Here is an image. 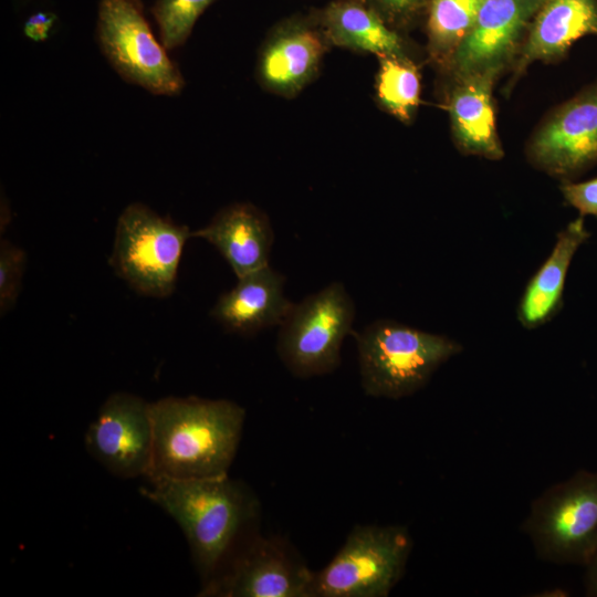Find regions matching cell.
<instances>
[{"label":"cell","mask_w":597,"mask_h":597,"mask_svg":"<svg viewBox=\"0 0 597 597\" xmlns=\"http://www.w3.org/2000/svg\"><path fill=\"white\" fill-rule=\"evenodd\" d=\"M484 0H431L428 31L433 44L460 43L471 31Z\"/></svg>","instance_id":"21"},{"label":"cell","mask_w":597,"mask_h":597,"mask_svg":"<svg viewBox=\"0 0 597 597\" xmlns=\"http://www.w3.org/2000/svg\"><path fill=\"white\" fill-rule=\"evenodd\" d=\"M546 1H547V0H545V2H546Z\"/></svg>","instance_id":"29"},{"label":"cell","mask_w":597,"mask_h":597,"mask_svg":"<svg viewBox=\"0 0 597 597\" xmlns=\"http://www.w3.org/2000/svg\"><path fill=\"white\" fill-rule=\"evenodd\" d=\"M285 277L269 265L238 277L221 294L210 316L227 331L250 336L281 325L294 304L284 295Z\"/></svg>","instance_id":"13"},{"label":"cell","mask_w":597,"mask_h":597,"mask_svg":"<svg viewBox=\"0 0 597 597\" xmlns=\"http://www.w3.org/2000/svg\"><path fill=\"white\" fill-rule=\"evenodd\" d=\"M87 452L109 473L122 478H146L153 459L150 402L117 391L100 407L85 433Z\"/></svg>","instance_id":"10"},{"label":"cell","mask_w":597,"mask_h":597,"mask_svg":"<svg viewBox=\"0 0 597 597\" xmlns=\"http://www.w3.org/2000/svg\"><path fill=\"white\" fill-rule=\"evenodd\" d=\"M144 498L166 512L182 531L201 585L223 567L254 532L260 502L253 490L228 474L170 479L149 478Z\"/></svg>","instance_id":"1"},{"label":"cell","mask_w":597,"mask_h":597,"mask_svg":"<svg viewBox=\"0 0 597 597\" xmlns=\"http://www.w3.org/2000/svg\"><path fill=\"white\" fill-rule=\"evenodd\" d=\"M56 19L57 17L52 12H35L24 22L23 33L34 42L45 41L50 36Z\"/></svg>","instance_id":"26"},{"label":"cell","mask_w":597,"mask_h":597,"mask_svg":"<svg viewBox=\"0 0 597 597\" xmlns=\"http://www.w3.org/2000/svg\"><path fill=\"white\" fill-rule=\"evenodd\" d=\"M212 244L237 277L269 265L274 233L269 218L250 203H232L191 233Z\"/></svg>","instance_id":"15"},{"label":"cell","mask_w":597,"mask_h":597,"mask_svg":"<svg viewBox=\"0 0 597 597\" xmlns=\"http://www.w3.org/2000/svg\"><path fill=\"white\" fill-rule=\"evenodd\" d=\"M355 304L341 282L308 295L280 325L276 352L298 378L334 371L341 364L344 338L353 333Z\"/></svg>","instance_id":"8"},{"label":"cell","mask_w":597,"mask_h":597,"mask_svg":"<svg viewBox=\"0 0 597 597\" xmlns=\"http://www.w3.org/2000/svg\"><path fill=\"white\" fill-rule=\"evenodd\" d=\"M96 41L104 57L127 83L150 94L176 96L185 78L154 35L140 0H101Z\"/></svg>","instance_id":"7"},{"label":"cell","mask_w":597,"mask_h":597,"mask_svg":"<svg viewBox=\"0 0 597 597\" xmlns=\"http://www.w3.org/2000/svg\"><path fill=\"white\" fill-rule=\"evenodd\" d=\"M192 231L142 202L119 214L109 265L137 293L164 298L176 289L179 264Z\"/></svg>","instance_id":"6"},{"label":"cell","mask_w":597,"mask_h":597,"mask_svg":"<svg viewBox=\"0 0 597 597\" xmlns=\"http://www.w3.org/2000/svg\"><path fill=\"white\" fill-rule=\"evenodd\" d=\"M584 568L583 586L585 596L597 597V551Z\"/></svg>","instance_id":"27"},{"label":"cell","mask_w":597,"mask_h":597,"mask_svg":"<svg viewBox=\"0 0 597 597\" xmlns=\"http://www.w3.org/2000/svg\"><path fill=\"white\" fill-rule=\"evenodd\" d=\"M532 161L568 181L597 164V85L563 105L532 143Z\"/></svg>","instance_id":"11"},{"label":"cell","mask_w":597,"mask_h":597,"mask_svg":"<svg viewBox=\"0 0 597 597\" xmlns=\"http://www.w3.org/2000/svg\"><path fill=\"white\" fill-rule=\"evenodd\" d=\"M325 41L312 15L282 22L261 51L258 64L261 83L282 95L297 93L315 75Z\"/></svg>","instance_id":"12"},{"label":"cell","mask_w":597,"mask_h":597,"mask_svg":"<svg viewBox=\"0 0 597 597\" xmlns=\"http://www.w3.org/2000/svg\"><path fill=\"white\" fill-rule=\"evenodd\" d=\"M149 478L196 479L228 474L242 436L245 409L228 399L169 396L150 402Z\"/></svg>","instance_id":"2"},{"label":"cell","mask_w":597,"mask_h":597,"mask_svg":"<svg viewBox=\"0 0 597 597\" xmlns=\"http://www.w3.org/2000/svg\"><path fill=\"white\" fill-rule=\"evenodd\" d=\"M27 265L25 251L1 238L0 241V314L4 316L14 307L21 290Z\"/></svg>","instance_id":"23"},{"label":"cell","mask_w":597,"mask_h":597,"mask_svg":"<svg viewBox=\"0 0 597 597\" xmlns=\"http://www.w3.org/2000/svg\"><path fill=\"white\" fill-rule=\"evenodd\" d=\"M568 591L563 589V588H559V587H556V588H548V589H544V590H541V591H537V594L533 595V596H537V597H565V596H568Z\"/></svg>","instance_id":"28"},{"label":"cell","mask_w":597,"mask_h":597,"mask_svg":"<svg viewBox=\"0 0 597 597\" xmlns=\"http://www.w3.org/2000/svg\"><path fill=\"white\" fill-rule=\"evenodd\" d=\"M521 531L538 559L585 567L597 551V471L580 469L545 489Z\"/></svg>","instance_id":"4"},{"label":"cell","mask_w":597,"mask_h":597,"mask_svg":"<svg viewBox=\"0 0 597 597\" xmlns=\"http://www.w3.org/2000/svg\"><path fill=\"white\" fill-rule=\"evenodd\" d=\"M588 34L597 35V0H547L533 25L524 59L557 56Z\"/></svg>","instance_id":"19"},{"label":"cell","mask_w":597,"mask_h":597,"mask_svg":"<svg viewBox=\"0 0 597 597\" xmlns=\"http://www.w3.org/2000/svg\"><path fill=\"white\" fill-rule=\"evenodd\" d=\"M213 1L156 0L151 13L157 22L164 46L168 51L181 46L191 34L198 18Z\"/></svg>","instance_id":"22"},{"label":"cell","mask_w":597,"mask_h":597,"mask_svg":"<svg viewBox=\"0 0 597 597\" xmlns=\"http://www.w3.org/2000/svg\"><path fill=\"white\" fill-rule=\"evenodd\" d=\"M494 71L467 75L451 98V118L460 145L468 151L498 159L503 155L499 144L491 84Z\"/></svg>","instance_id":"18"},{"label":"cell","mask_w":597,"mask_h":597,"mask_svg":"<svg viewBox=\"0 0 597 597\" xmlns=\"http://www.w3.org/2000/svg\"><path fill=\"white\" fill-rule=\"evenodd\" d=\"M425 0H366L387 22L410 15Z\"/></svg>","instance_id":"25"},{"label":"cell","mask_w":597,"mask_h":597,"mask_svg":"<svg viewBox=\"0 0 597 597\" xmlns=\"http://www.w3.org/2000/svg\"><path fill=\"white\" fill-rule=\"evenodd\" d=\"M412 547L405 525L357 524L331 562L314 572L310 597H387Z\"/></svg>","instance_id":"5"},{"label":"cell","mask_w":597,"mask_h":597,"mask_svg":"<svg viewBox=\"0 0 597 597\" xmlns=\"http://www.w3.org/2000/svg\"><path fill=\"white\" fill-rule=\"evenodd\" d=\"M420 81L416 66L405 56H383L377 75V96L392 115L407 121L419 104Z\"/></svg>","instance_id":"20"},{"label":"cell","mask_w":597,"mask_h":597,"mask_svg":"<svg viewBox=\"0 0 597 597\" xmlns=\"http://www.w3.org/2000/svg\"><path fill=\"white\" fill-rule=\"evenodd\" d=\"M561 190L566 202L582 217H597V177L582 182L565 181Z\"/></svg>","instance_id":"24"},{"label":"cell","mask_w":597,"mask_h":597,"mask_svg":"<svg viewBox=\"0 0 597 597\" xmlns=\"http://www.w3.org/2000/svg\"><path fill=\"white\" fill-rule=\"evenodd\" d=\"M360 385L374 398L401 399L422 389L440 366L463 350L446 335L392 320H377L355 334Z\"/></svg>","instance_id":"3"},{"label":"cell","mask_w":597,"mask_h":597,"mask_svg":"<svg viewBox=\"0 0 597 597\" xmlns=\"http://www.w3.org/2000/svg\"><path fill=\"white\" fill-rule=\"evenodd\" d=\"M313 575L286 541L252 532L198 595L310 597Z\"/></svg>","instance_id":"9"},{"label":"cell","mask_w":597,"mask_h":597,"mask_svg":"<svg viewBox=\"0 0 597 597\" xmlns=\"http://www.w3.org/2000/svg\"><path fill=\"white\" fill-rule=\"evenodd\" d=\"M589 237L582 216L557 233L552 251L528 280L520 297L516 316L521 326L538 328L559 313L568 269L577 250Z\"/></svg>","instance_id":"16"},{"label":"cell","mask_w":597,"mask_h":597,"mask_svg":"<svg viewBox=\"0 0 597 597\" xmlns=\"http://www.w3.org/2000/svg\"><path fill=\"white\" fill-rule=\"evenodd\" d=\"M543 2L545 0H484L471 31L455 52L459 71L465 76L495 71Z\"/></svg>","instance_id":"14"},{"label":"cell","mask_w":597,"mask_h":597,"mask_svg":"<svg viewBox=\"0 0 597 597\" xmlns=\"http://www.w3.org/2000/svg\"><path fill=\"white\" fill-rule=\"evenodd\" d=\"M312 17L326 41L383 56H405L402 41L366 0H333Z\"/></svg>","instance_id":"17"}]
</instances>
